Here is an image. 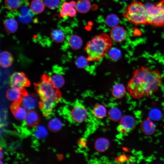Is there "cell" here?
<instances>
[{
  "label": "cell",
  "mask_w": 164,
  "mask_h": 164,
  "mask_svg": "<svg viewBox=\"0 0 164 164\" xmlns=\"http://www.w3.org/2000/svg\"><path fill=\"white\" fill-rule=\"evenodd\" d=\"M162 80L159 70L148 66H141L133 72L127 89L129 94L135 98L149 97L158 90Z\"/></svg>",
  "instance_id": "1"
},
{
  "label": "cell",
  "mask_w": 164,
  "mask_h": 164,
  "mask_svg": "<svg viewBox=\"0 0 164 164\" xmlns=\"http://www.w3.org/2000/svg\"><path fill=\"white\" fill-rule=\"evenodd\" d=\"M112 39L108 34L102 33L88 41L84 49L88 61L96 62L104 57L112 47Z\"/></svg>",
  "instance_id": "2"
},
{
  "label": "cell",
  "mask_w": 164,
  "mask_h": 164,
  "mask_svg": "<svg viewBox=\"0 0 164 164\" xmlns=\"http://www.w3.org/2000/svg\"><path fill=\"white\" fill-rule=\"evenodd\" d=\"M123 15L135 25L148 24V13L146 6L140 2L134 1L128 5Z\"/></svg>",
  "instance_id": "3"
},
{
  "label": "cell",
  "mask_w": 164,
  "mask_h": 164,
  "mask_svg": "<svg viewBox=\"0 0 164 164\" xmlns=\"http://www.w3.org/2000/svg\"><path fill=\"white\" fill-rule=\"evenodd\" d=\"M35 88L38 94L41 101H50L55 103L61 97L59 89L54 87L50 82L49 76L44 74L39 82L35 84Z\"/></svg>",
  "instance_id": "4"
},
{
  "label": "cell",
  "mask_w": 164,
  "mask_h": 164,
  "mask_svg": "<svg viewBox=\"0 0 164 164\" xmlns=\"http://www.w3.org/2000/svg\"><path fill=\"white\" fill-rule=\"evenodd\" d=\"M146 6L148 13V24L157 27L164 26V0Z\"/></svg>",
  "instance_id": "5"
},
{
  "label": "cell",
  "mask_w": 164,
  "mask_h": 164,
  "mask_svg": "<svg viewBox=\"0 0 164 164\" xmlns=\"http://www.w3.org/2000/svg\"><path fill=\"white\" fill-rule=\"evenodd\" d=\"M11 87L22 88L29 87L30 82L24 73L21 72L13 73L10 77Z\"/></svg>",
  "instance_id": "6"
},
{
  "label": "cell",
  "mask_w": 164,
  "mask_h": 164,
  "mask_svg": "<svg viewBox=\"0 0 164 164\" xmlns=\"http://www.w3.org/2000/svg\"><path fill=\"white\" fill-rule=\"evenodd\" d=\"M87 114L88 112L86 108L80 103L76 104L70 112L71 118L77 123L84 122L87 118Z\"/></svg>",
  "instance_id": "7"
},
{
  "label": "cell",
  "mask_w": 164,
  "mask_h": 164,
  "mask_svg": "<svg viewBox=\"0 0 164 164\" xmlns=\"http://www.w3.org/2000/svg\"><path fill=\"white\" fill-rule=\"evenodd\" d=\"M20 103L28 111L34 110L40 104L38 99L35 95L27 93L23 96Z\"/></svg>",
  "instance_id": "8"
},
{
  "label": "cell",
  "mask_w": 164,
  "mask_h": 164,
  "mask_svg": "<svg viewBox=\"0 0 164 164\" xmlns=\"http://www.w3.org/2000/svg\"><path fill=\"white\" fill-rule=\"evenodd\" d=\"M120 120L118 129L122 133H128L133 130L135 128L136 121L132 116L125 115L122 117Z\"/></svg>",
  "instance_id": "9"
},
{
  "label": "cell",
  "mask_w": 164,
  "mask_h": 164,
  "mask_svg": "<svg viewBox=\"0 0 164 164\" xmlns=\"http://www.w3.org/2000/svg\"><path fill=\"white\" fill-rule=\"evenodd\" d=\"M26 93L25 88L11 87L7 91L6 96L8 100L14 103H19L24 95Z\"/></svg>",
  "instance_id": "10"
},
{
  "label": "cell",
  "mask_w": 164,
  "mask_h": 164,
  "mask_svg": "<svg viewBox=\"0 0 164 164\" xmlns=\"http://www.w3.org/2000/svg\"><path fill=\"white\" fill-rule=\"evenodd\" d=\"M126 36V32L124 28L120 26H116L111 29L110 37L112 40L117 43L123 41Z\"/></svg>",
  "instance_id": "11"
},
{
  "label": "cell",
  "mask_w": 164,
  "mask_h": 164,
  "mask_svg": "<svg viewBox=\"0 0 164 164\" xmlns=\"http://www.w3.org/2000/svg\"><path fill=\"white\" fill-rule=\"evenodd\" d=\"M19 103H15L12 106L13 115L16 119L22 121L24 120L28 111Z\"/></svg>",
  "instance_id": "12"
},
{
  "label": "cell",
  "mask_w": 164,
  "mask_h": 164,
  "mask_svg": "<svg viewBox=\"0 0 164 164\" xmlns=\"http://www.w3.org/2000/svg\"><path fill=\"white\" fill-rule=\"evenodd\" d=\"M140 128L145 134L150 135L155 132L156 128L153 122L149 118H147L141 123Z\"/></svg>",
  "instance_id": "13"
},
{
  "label": "cell",
  "mask_w": 164,
  "mask_h": 164,
  "mask_svg": "<svg viewBox=\"0 0 164 164\" xmlns=\"http://www.w3.org/2000/svg\"><path fill=\"white\" fill-rule=\"evenodd\" d=\"M13 61V58L12 54L9 52L4 51L0 54V65L4 68L10 67Z\"/></svg>",
  "instance_id": "14"
},
{
  "label": "cell",
  "mask_w": 164,
  "mask_h": 164,
  "mask_svg": "<svg viewBox=\"0 0 164 164\" xmlns=\"http://www.w3.org/2000/svg\"><path fill=\"white\" fill-rule=\"evenodd\" d=\"M24 120L26 125L29 126H35L39 121V116L38 113L34 110L29 111Z\"/></svg>",
  "instance_id": "15"
},
{
  "label": "cell",
  "mask_w": 164,
  "mask_h": 164,
  "mask_svg": "<svg viewBox=\"0 0 164 164\" xmlns=\"http://www.w3.org/2000/svg\"><path fill=\"white\" fill-rule=\"evenodd\" d=\"M49 76L50 82L55 88L59 89L64 84V79L61 74L56 72Z\"/></svg>",
  "instance_id": "16"
},
{
  "label": "cell",
  "mask_w": 164,
  "mask_h": 164,
  "mask_svg": "<svg viewBox=\"0 0 164 164\" xmlns=\"http://www.w3.org/2000/svg\"><path fill=\"white\" fill-rule=\"evenodd\" d=\"M111 91L112 96L117 99L122 98L127 92L125 87L119 83L115 84L113 87Z\"/></svg>",
  "instance_id": "17"
},
{
  "label": "cell",
  "mask_w": 164,
  "mask_h": 164,
  "mask_svg": "<svg viewBox=\"0 0 164 164\" xmlns=\"http://www.w3.org/2000/svg\"><path fill=\"white\" fill-rule=\"evenodd\" d=\"M91 7V4L89 0H78L76 2L75 9L78 12L85 13L88 12Z\"/></svg>",
  "instance_id": "18"
},
{
  "label": "cell",
  "mask_w": 164,
  "mask_h": 164,
  "mask_svg": "<svg viewBox=\"0 0 164 164\" xmlns=\"http://www.w3.org/2000/svg\"><path fill=\"white\" fill-rule=\"evenodd\" d=\"M34 137L38 139H42L46 138L48 134L47 128L42 125H38L35 126L33 131Z\"/></svg>",
  "instance_id": "19"
},
{
  "label": "cell",
  "mask_w": 164,
  "mask_h": 164,
  "mask_svg": "<svg viewBox=\"0 0 164 164\" xmlns=\"http://www.w3.org/2000/svg\"><path fill=\"white\" fill-rule=\"evenodd\" d=\"M4 25L5 31L10 33L15 32L18 28L17 21L12 18L8 19L5 20Z\"/></svg>",
  "instance_id": "20"
},
{
  "label": "cell",
  "mask_w": 164,
  "mask_h": 164,
  "mask_svg": "<svg viewBox=\"0 0 164 164\" xmlns=\"http://www.w3.org/2000/svg\"><path fill=\"white\" fill-rule=\"evenodd\" d=\"M94 146L95 149L98 152H104L108 149L109 146V142L105 138H100L96 141Z\"/></svg>",
  "instance_id": "21"
},
{
  "label": "cell",
  "mask_w": 164,
  "mask_h": 164,
  "mask_svg": "<svg viewBox=\"0 0 164 164\" xmlns=\"http://www.w3.org/2000/svg\"><path fill=\"white\" fill-rule=\"evenodd\" d=\"M45 6L44 2L41 0H33L31 3L30 8L33 13L37 14L43 11Z\"/></svg>",
  "instance_id": "22"
},
{
  "label": "cell",
  "mask_w": 164,
  "mask_h": 164,
  "mask_svg": "<svg viewBox=\"0 0 164 164\" xmlns=\"http://www.w3.org/2000/svg\"><path fill=\"white\" fill-rule=\"evenodd\" d=\"M63 124L62 121L59 118H54L51 119L48 123L49 129L53 132H57L62 128Z\"/></svg>",
  "instance_id": "23"
},
{
  "label": "cell",
  "mask_w": 164,
  "mask_h": 164,
  "mask_svg": "<svg viewBox=\"0 0 164 164\" xmlns=\"http://www.w3.org/2000/svg\"><path fill=\"white\" fill-rule=\"evenodd\" d=\"M68 42L70 47L74 50L79 49L82 44V39L76 35L71 36L69 38Z\"/></svg>",
  "instance_id": "24"
},
{
  "label": "cell",
  "mask_w": 164,
  "mask_h": 164,
  "mask_svg": "<svg viewBox=\"0 0 164 164\" xmlns=\"http://www.w3.org/2000/svg\"><path fill=\"white\" fill-rule=\"evenodd\" d=\"M93 112L95 117L99 119H102L106 116L107 111L104 105L97 104L94 107Z\"/></svg>",
  "instance_id": "25"
},
{
  "label": "cell",
  "mask_w": 164,
  "mask_h": 164,
  "mask_svg": "<svg viewBox=\"0 0 164 164\" xmlns=\"http://www.w3.org/2000/svg\"><path fill=\"white\" fill-rule=\"evenodd\" d=\"M76 3L74 1H71L69 2H65L62 5L60 14L63 17L68 15V14L72 7H75Z\"/></svg>",
  "instance_id": "26"
},
{
  "label": "cell",
  "mask_w": 164,
  "mask_h": 164,
  "mask_svg": "<svg viewBox=\"0 0 164 164\" xmlns=\"http://www.w3.org/2000/svg\"><path fill=\"white\" fill-rule=\"evenodd\" d=\"M109 118L111 120L117 121L121 120L122 118V113L121 111L116 107L111 108L108 113Z\"/></svg>",
  "instance_id": "27"
},
{
  "label": "cell",
  "mask_w": 164,
  "mask_h": 164,
  "mask_svg": "<svg viewBox=\"0 0 164 164\" xmlns=\"http://www.w3.org/2000/svg\"><path fill=\"white\" fill-rule=\"evenodd\" d=\"M52 39L56 43H60L62 42L65 39V36L63 32L59 29H56L52 31L51 33Z\"/></svg>",
  "instance_id": "28"
},
{
  "label": "cell",
  "mask_w": 164,
  "mask_h": 164,
  "mask_svg": "<svg viewBox=\"0 0 164 164\" xmlns=\"http://www.w3.org/2000/svg\"><path fill=\"white\" fill-rule=\"evenodd\" d=\"M5 5L6 7L9 10H17L21 5L20 0H5Z\"/></svg>",
  "instance_id": "29"
},
{
  "label": "cell",
  "mask_w": 164,
  "mask_h": 164,
  "mask_svg": "<svg viewBox=\"0 0 164 164\" xmlns=\"http://www.w3.org/2000/svg\"><path fill=\"white\" fill-rule=\"evenodd\" d=\"M106 22L108 26L112 28L117 26L119 22V19L116 15L110 14L107 17Z\"/></svg>",
  "instance_id": "30"
},
{
  "label": "cell",
  "mask_w": 164,
  "mask_h": 164,
  "mask_svg": "<svg viewBox=\"0 0 164 164\" xmlns=\"http://www.w3.org/2000/svg\"><path fill=\"white\" fill-rule=\"evenodd\" d=\"M108 53L110 58L114 60H118L121 56V53L120 51L116 48H111Z\"/></svg>",
  "instance_id": "31"
},
{
  "label": "cell",
  "mask_w": 164,
  "mask_h": 164,
  "mask_svg": "<svg viewBox=\"0 0 164 164\" xmlns=\"http://www.w3.org/2000/svg\"><path fill=\"white\" fill-rule=\"evenodd\" d=\"M44 3L48 8L51 9H54L58 6L59 0H44Z\"/></svg>",
  "instance_id": "32"
},
{
  "label": "cell",
  "mask_w": 164,
  "mask_h": 164,
  "mask_svg": "<svg viewBox=\"0 0 164 164\" xmlns=\"http://www.w3.org/2000/svg\"><path fill=\"white\" fill-rule=\"evenodd\" d=\"M160 111L156 109H153L149 113L150 117L152 119L158 120L160 117Z\"/></svg>",
  "instance_id": "33"
},
{
  "label": "cell",
  "mask_w": 164,
  "mask_h": 164,
  "mask_svg": "<svg viewBox=\"0 0 164 164\" xmlns=\"http://www.w3.org/2000/svg\"><path fill=\"white\" fill-rule=\"evenodd\" d=\"M87 61V59H85L84 57H80L77 59L76 62L78 67H82L86 65Z\"/></svg>",
  "instance_id": "34"
},
{
  "label": "cell",
  "mask_w": 164,
  "mask_h": 164,
  "mask_svg": "<svg viewBox=\"0 0 164 164\" xmlns=\"http://www.w3.org/2000/svg\"><path fill=\"white\" fill-rule=\"evenodd\" d=\"M3 155V152L1 150L0 152V156L1 158H2V157Z\"/></svg>",
  "instance_id": "35"
},
{
  "label": "cell",
  "mask_w": 164,
  "mask_h": 164,
  "mask_svg": "<svg viewBox=\"0 0 164 164\" xmlns=\"http://www.w3.org/2000/svg\"></svg>",
  "instance_id": "36"
},
{
  "label": "cell",
  "mask_w": 164,
  "mask_h": 164,
  "mask_svg": "<svg viewBox=\"0 0 164 164\" xmlns=\"http://www.w3.org/2000/svg\"><path fill=\"white\" fill-rule=\"evenodd\" d=\"M163 128H164V126H163Z\"/></svg>",
  "instance_id": "37"
}]
</instances>
